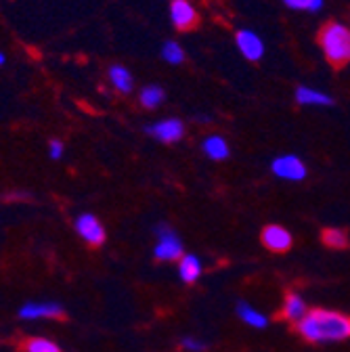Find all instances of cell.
I'll return each instance as SVG.
<instances>
[{
	"label": "cell",
	"mask_w": 350,
	"mask_h": 352,
	"mask_svg": "<svg viewBox=\"0 0 350 352\" xmlns=\"http://www.w3.org/2000/svg\"><path fill=\"white\" fill-rule=\"evenodd\" d=\"M296 333L309 344H333L350 338V315L331 308H309L294 325Z\"/></svg>",
	"instance_id": "1"
},
{
	"label": "cell",
	"mask_w": 350,
	"mask_h": 352,
	"mask_svg": "<svg viewBox=\"0 0 350 352\" xmlns=\"http://www.w3.org/2000/svg\"><path fill=\"white\" fill-rule=\"evenodd\" d=\"M319 47L325 59L336 67L350 63V30L338 21H329L319 32Z\"/></svg>",
	"instance_id": "2"
},
{
	"label": "cell",
	"mask_w": 350,
	"mask_h": 352,
	"mask_svg": "<svg viewBox=\"0 0 350 352\" xmlns=\"http://www.w3.org/2000/svg\"><path fill=\"white\" fill-rule=\"evenodd\" d=\"M155 248H153V256L160 262H179L185 256V248L181 237L177 235L172 227L168 225H157L155 227Z\"/></svg>",
	"instance_id": "3"
},
{
	"label": "cell",
	"mask_w": 350,
	"mask_h": 352,
	"mask_svg": "<svg viewBox=\"0 0 350 352\" xmlns=\"http://www.w3.org/2000/svg\"><path fill=\"white\" fill-rule=\"evenodd\" d=\"M21 321H55L65 315L63 306L53 300H30L17 311Z\"/></svg>",
	"instance_id": "4"
},
{
	"label": "cell",
	"mask_w": 350,
	"mask_h": 352,
	"mask_svg": "<svg viewBox=\"0 0 350 352\" xmlns=\"http://www.w3.org/2000/svg\"><path fill=\"white\" fill-rule=\"evenodd\" d=\"M74 229H76V235L86 243V245H91V248H99L105 243L107 239V233H105V227L101 220L91 214V212H84L76 218V223H74Z\"/></svg>",
	"instance_id": "5"
},
{
	"label": "cell",
	"mask_w": 350,
	"mask_h": 352,
	"mask_svg": "<svg viewBox=\"0 0 350 352\" xmlns=\"http://www.w3.org/2000/svg\"><path fill=\"white\" fill-rule=\"evenodd\" d=\"M271 170L277 179L289 181V183H300L306 179V166L298 155H279L273 160Z\"/></svg>",
	"instance_id": "6"
},
{
	"label": "cell",
	"mask_w": 350,
	"mask_h": 352,
	"mask_svg": "<svg viewBox=\"0 0 350 352\" xmlns=\"http://www.w3.org/2000/svg\"><path fill=\"white\" fill-rule=\"evenodd\" d=\"M260 241H262V245H265L267 250H271L275 254H285L294 245L292 233L285 227H281V225H267L265 229H262V233H260Z\"/></svg>",
	"instance_id": "7"
},
{
	"label": "cell",
	"mask_w": 350,
	"mask_h": 352,
	"mask_svg": "<svg viewBox=\"0 0 350 352\" xmlns=\"http://www.w3.org/2000/svg\"><path fill=\"white\" fill-rule=\"evenodd\" d=\"M147 135H151L153 139H157L160 143H177L183 139L185 135V124L177 118H168L162 122H155L151 126H147Z\"/></svg>",
	"instance_id": "8"
},
{
	"label": "cell",
	"mask_w": 350,
	"mask_h": 352,
	"mask_svg": "<svg viewBox=\"0 0 350 352\" xmlns=\"http://www.w3.org/2000/svg\"><path fill=\"white\" fill-rule=\"evenodd\" d=\"M170 19L177 30L187 32V30H193L197 25L199 15L189 0H172L170 3Z\"/></svg>",
	"instance_id": "9"
},
{
	"label": "cell",
	"mask_w": 350,
	"mask_h": 352,
	"mask_svg": "<svg viewBox=\"0 0 350 352\" xmlns=\"http://www.w3.org/2000/svg\"><path fill=\"white\" fill-rule=\"evenodd\" d=\"M306 313H309V306H306L304 298L298 292L289 289V292L283 294V302H281V308H279V319L296 325L300 319H304Z\"/></svg>",
	"instance_id": "10"
},
{
	"label": "cell",
	"mask_w": 350,
	"mask_h": 352,
	"mask_svg": "<svg viewBox=\"0 0 350 352\" xmlns=\"http://www.w3.org/2000/svg\"><path fill=\"white\" fill-rule=\"evenodd\" d=\"M235 42H237V49L248 61H260L262 55H265V44H262V40L252 30H239L235 36Z\"/></svg>",
	"instance_id": "11"
},
{
	"label": "cell",
	"mask_w": 350,
	"mask_h": 352,
	"mask_svg": "<svg viewBox=\"0 0 350 352\" xmlns=\"http://www.w3.org/2000/svg\"><path fill=\"white\" fill-rule=\"evenodd\" d=\"M201 273H204V264L195 254H185L179 260V277L183 283L193 285L201 277Z\"/></svg>",
	"instance_id": "12"
},
{
	"label": "cell",
	"mask_w": 350,
	"mask_h": 352,
	"mask_svg": "<svg viewBox=\"0 0 350 352\" xmlns=\"http://www.w3.org/2000/svg\"><path fill=\"white\" fill-rule=\"evenodd\" d=\"M235 311H237V317H239L245 325H250V327H254V329H265V327L269 325L267 315H265V313H260L258 308H254L250 302H239Z\"/></svg>",
	"instance_id": "13"
},
{
	"label": "cell",
	"mask_w": 350,
	"mask_h": 352,
	"mask_svg": "<svg viewBox=\"0 0 350 352\" xmlns=\"http://www.w3.org/2000/svg\"><path fill=\"white\" fill-rule=\"evenodd\" d=\"M201 149H204V153H206L210 160H214V162H223V160L229 157V143H227L221 135H212V137L204 139Z\"/></svg>",
	"instance_id": "14"
},
{
	"label": "cell",
	"mask_w": 350,
	"mask_h": 352,
	"mask_svg": "<svg viewBox=\"0 0 350 352\" xmlns=\"http://www.w3.org/2000/svg\"><path fill=\"white\" fill-rule=\"evenodd\" d=\"M296 101L300 105H323V107H329L333 105V99L321 91H315V88H309V86H300L296 91Z\"/></svg>",
	"instance_id": "15"
},
{
	"label": "cell",
	"mask_w": 350,
	"mask_h": 352,
	"mask_svg": "<svg viewBox=\"0 0 350 352\" xmlns=\"http://www.w3.org/2000/svg\"><path fill=\"white\" fill-rule=\"evenodd\" d=\"M109 82L122 95H128L130 91H133V74H130L124 65H111L109 67Z\"/></svg>",
	"instance_id": "16"
},
{
	"label": "cell",
	"mask_w": 350,
	"mask_h": 352,
	"mask_svg": "<svg viewBox=\"0 0 350 352\" xmlns=\"http://www.w3.org/2000/svg\"><path fill=\"white\" fill-rule=\"evenodd\" d=\"M321 241L329 248V250H346L350 245V237L344 229L338 227H327L321 231Z\"/></svg>",
	"instance_id": "17"
},
{
	"label": "cell",
	"mask_w": 350,
	"mask_h": 352,
	"mask_svg": "<svg viewBox=\"0 0 350 352\" xmlns=\"http://www.w3.org/2000/svg\"><path fill=\"white\" fill-rule=\"evenodd\" d=\"M23 352H63L61 346L45 336H32L23 342Z\"/></svg>",
	"instance_id": "18"
},
{
	"label": "cell",
	"mask_w": 350,
	"mask_h": 352,
	"mask_svg": "<svg viewBox=\"0 0 350 352\" xmlns=\"http://www.w3.org/2000/svg\"><path fill=\"white\" fill-rule=\"evenodd\" d=\"M139 101H141V105H143L145 109H155V107H160L162 101H164V88H162V86H155V84L145 86L143 91H141V95H139Z\"/></svg>",
	"instance_id": "19"
},
{
	"label": "cell",
	"mask_w": 350,
	"mask_h": 352,
	"mask_svg": "<svg viewBox=\"0 0 350 352\" xmlns=\"http://www.w3.org/2000/svg\"><path fill=\"white\" fill-rule=\"evenodd\" d=\"M162 57L168 61V63H172V65H179V63H183L185 61V51L181 49V44H177V42H166L164 47H162Z\"/></svg>",
	"instance_id": "20"
},
{
	"label": "cell",
	"mask_w": 350,
	"mask_h": 352,
	"mask_svg": "<svg viewBox=\"0 0 350 352\" xmlns=\"http://www.w3.org/2000/svg\"><path fill=\"white\" fill-rule=\"evenodd\" d=\"M181 348L187 350V352H204V350L208 348V344H206L204 340L195 338V336H185V338L181 340Z\"/></svg>",
	"instance_id": "21"
},
{
	"label": "cell",
	"mask_w": 350,
	"mask_h": 352,
	"mask_svg": "<svg viewBox=\"0 0 350 352\" xmlns=\"http://www.w3.org/2000/svg\"><path fill=\"white\" fill-rule=\"evenodd\" d=\"M63 153H65V145H63L59 139L49 141V157H51V160H61Z\"/></svg>",
	"instance_id": "22"
},
{
	"label": "cell",
	"mask_w": 350,
	"mask_h": 352,
	"mask_svg": "<svg viewBox=\"0 0 350 352\" xmlns=\"http://www.w3.org/2000/svg\"><path fill=\"white\" fill-rule=\"evenodd\" d=\"M321 7H323V0H306V9L304 11L317 13V11H321Z\"/></svg>",
	"instance_id": "23"
},
{
	"label": "cell",
	"mask_w": 350,
	"mask_h": 352,
	"mask_svg": "<svg viewBox=\"0 0 350 352\" xmlns=\"http://www.w3.org/2000/svg\"><path fill=\"white\" fill-rule=\"evenodd\" d=\"M289 9H306V0H283Z\"/></svg>",
	"instance_id": "24"
},
{
	"label": "cell",
	"mask_w": 350,
	"mask_h": 352,
	"mask_svg": "<svg viewBox=\"0 0 350 352\" xmlns=\"http://www.w3.org/2000/svg\"><path fill=\"white\" fill-rule=\"evenodd\" d=\"M5 63H7V57H5L3 51H0V65H5Z\"/></svg>",
	"instance_id": "25"
}]
</instances>
